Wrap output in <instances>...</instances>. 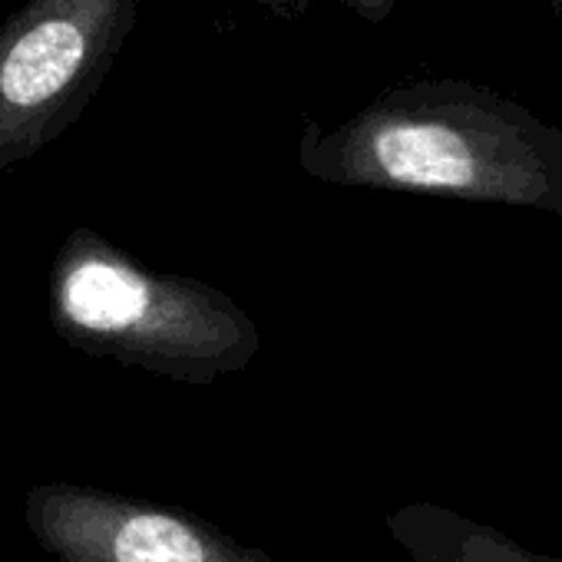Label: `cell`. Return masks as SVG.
<instances>
[{
	"mask_svg": "<svg viewBox=\"0 0 562 562\" xmlns=\"http://www.w3.org/2000/svg\"><path fill=\"white\" fill-rule=\"evenodd\" d=\"M299 169L345 189L562 215V130L470 80L394 87L331 130L308 120Z\"/></svg>",
	"mask_w": 562,
	"mask_h": 562,
	"instance_id": "6da1fadb",
	"label": "cell"
},
{
	"mask_svg": "<svg viewBox=\"0 0 562 562\" xmlns=\"http://www.w3.org/2000/svg\"><path fill=\"white\" fill-rule=\"evenodd\" d=\"M64 315L179 378L209 381L241 371L261 338L251 318L222 292L179 278H153L120 258L77 261L60 285Z\"/></svg>",
	"mask_w": 562,
	"mask_h": 562,
	"instance_id": "7a4b0ae2",
	"label": "cell"
},
{
	"mask_svg": "<svg viewBox=\"0 0 562 562\" xmlns=\"http://www.w3.org/2000/svg\"><path fill=\"white\" fill-rule=\"evenodd\" d=\"M93 37L80 21L57 18L27 31L0 64V97L11 106H41L60 97L87 64Z\"/></svg>",
	"mask_w": 562,
	"mask_h": 562,
	"instance_id": "3957f363",
	"label": "cell"
},
{
	"mask_svg": "<svg viewBox=\"0 0 562 562\" xmlns=\"http://www.w3.org/2000/svg\"><path fill=\"white\" fill-rule=\"evenodd\" d=\"M345 8H351L358 18L371 21V24H384L391 14H394V4L397 0H341Z\"/></svg>",
	"mask_w": 562,
	"mask_h": 562,
	"instance_id": "277c9868",
	"label": "cell"
},
{
	"mask_svg": "<svg viewBox=\"0 0 562 562\" xmlns=\"http://www.w3.org/2000/svg\"><path fill=\"white\" fill-rule=\"evenodd\" d=\"M546 4H549V8H552V14L562 21V0H546Z\"/></svg>",
	"mask_w": 562,
	"mask_h": 562,
	"instance_id": "5b68a950",
	"label": "cell"
}]
</instances>
